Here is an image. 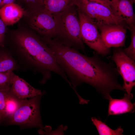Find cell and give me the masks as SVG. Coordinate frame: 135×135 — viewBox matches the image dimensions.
<instances>
[{
    "mask_svg": "<svg viewBox=\"0 0 135 135\" xmlns=\"http://www.w3.org/2000/svg\"><path fill=\"white\" fill-rule=\"evenodd\" d=\"M47 44L78 98L81 97L76 88L83 83L91 86L107 100L111 97L110 93L112 90L121 89L118 82L120 74L114 63L105 62L96 55L88 56L82 54L54 38L48 40Z\"/></svg>",
    "mask_w": 135,
    "mask_h": 135,
    "instance_id": "cell-1",
    "label": "cell"
},
{
    "mask_svg": "<svg viewBox=\"0 0 135 135\" xmlns=\"http://www.w3.org/2000/svg\"><path fill=\"white\" fill-rule=\"evenodd\" d=\"M5 43L20 64L42 74L40 84H44L50 80L52 72L69 82L52 50L40 35L22 22L18 24L16 29H6Z\"/></svg>",
    "mask_w": 135,
    "mask_h": 135,
    "instance_id": "cell-2",
    "label": "cell"
},
{
    "mask_svg": "<svg viewBox=\"0 0 135 135\" xmlns=\"http://www.w3.org/2000/svg\"><path fill=\"white\" fill-rule=\"evenodd\" d=\"M78 8L74 4L61 12L52 14L56 24V35L53 38L65 45L84 52Z\"/></svg>",
    "mask_w": 135,
    "mask_h": 135,
    "instance_id": "cell-3",
    "label": "cell"
},
{
    "mask_svg": "<svg viewBox=\"0 0 135 135\" xmlns=\"http://www.w3.org/2000/svg\"><path fill=\"white\" fill-rule=\"evenodd\" d=\"M44 93L29 100H23L18 108L4 123L7 125H18L22 129L37 128L44 130L40 111V100Z\"/></svg>",
    "mask_w": 135,
    "mask_h": 135,
    "instance_id": "cell-4",
    "label": "cell"
},
{
    "mask_svg": "<svg viewBox=\"0 0 135 135\" xmlns=\"http://www.w3.org/2000/svg\"><path fill=\"white\" fill-rule=\"evenodd\" d=\"M22 22L41 37L51 38L56 33V24L52 14L44 7L25 10Z\"/></svg>",
    "mask_w": 135,
    "mask_h": 135,
    "instance_id": "cell-5",
    "label": "cell"
},
{
    "mask_svg": "<svg viewBox=\"0 0 135 135\" xmlns=\"http://www.w3.org/2000/svg\"><path fill=\"white\" fill-rule=\"evenodd\" d=\"M77 6L97 27L104 24H118L124 22L110 6L93 1L80 0Z\"/></svg>",
    "mask_w": 135,
    "mask_h": 135,
    "instance_id": "cell-6",
    "label": "cell"
},
{
    "mask_svg": "<svg viewBox=\"0 0 135 135\" xmlns=\"http://www.w3.org/2000/svg\"><path fill=\"white\" fill-rule=\"evenodd\" d=\"M78 11L83 42L98 54L104 56L109 54L110 48L104 43L97 27L78 8Z\"/></svg>",
    "mask_w": 135,
    "mask_h": 135,
    "instance_id": "cell-7",
    "label": "cell"
},
{
    "mask_svg": "<svg viewBox=\"0 0 135 135\" xmlns=\"http://www.w3.org/2000/svg\"><path fill=\"white\" fill-rule=\"evenodd\" d=\"M117 48L113 51L112 60L123 79V88L126 93L130 94L135 85V60L127 56L122 49Z\"/></svg>",
    "mask_w": 135,
    "mask_h": 135,
    "instance_id": "cell-8",
    "label": "cell"
},
{
    "mask_svg": "<svg viewBox=\"0 0 135 135\" xmlns=\"http://www.w3.org/2000/svg\"><path fill=\"white\" fill-rule=\"evenodd\" d=\"M122 24H104L98 27L102 40L107 48L124 46L126 30Z\"/></svg>",
    "mask_w": 135,
    "mask_h": 135,
    "instance_id": "cell-9",
    "label": "cell"
},
{
    "mask_svg": "<svg viewBox=\"0 0 135 135\" xmlns=\"http://www.w3.org/2000/svg\"><path fill=\"white\" fill-rule=\"evenodd\" d=\"M9 90L12 94L21 100L32 98L44 92L32 86L14 74L12 78Z\"/></svg>",
    "mask_w": 135,
    "mask_h": 135,
    "instance_id": "cell-10",
    "label": "cell"
},
{
    "mask_svg": "<svg viewBox=\"0 0 135 135\" xmlns=\"http://www.w3.org/2000/svg\"><path fill=\"white\" fill-rule=\"evenodd\" d=\"M133 95L131 93H124L121 99L112 98L109 100L108 116L122 114L127 113H133L135 110V104L132 103L131 100Z\"/></svg>",
    "mask_w": 135,
    "mask_h": 135,
    "instance_id": "cell-11",
    "label": "cell"
},
{
    "mask_svg": "<svg viewBox=\"0 0 135 135\" xmlns=\"http://www.w3.org/2000/svg\"><path fill=\"white\" fill-rule=\"evenodd\" d=\"M24 9L18 4H6L0 8V18L7 25H12L18 22L23 16Z\"/></svg>",
    "mask_w": 135,
    "mask_h": 135,
    "instance_id": "cell-12",
    "label": "cell"
},
{
    "mask_svg": "<svg viewBox=\"0 0 135 135\" xmlns=\"http://www.w3.org/2000/svg\"><path fill=\"white\" fill-rule=\"evenodd\" d=\"M135 0H118L116 13L117 16L127 25L130 30H135V15L133 6Z\"/></svg>",
    "mask_w": 135,
    "mask_h": 135,
    "instance_id": "cell-13",
    "label": "cell"
},
{
    "mask_svg": "<svg viewBox=\"0 0 135 135\" xmlns=\"http://www.w3.org/2000/svg\"><path fill=\"white\" fill-rule=\"evenodd\" d=\"M18 68L17 61L8 50H0V72H13Z\"/></svg>",
    "mask_w": 135,
    "mask_h": 135,
    "instance_id": "cell-14",
    "label": "cell"
},
{
    "mask_svg": "<svg viewBox=\"0 0 135 135\" xmlns=\"http://www.w3.org/2000/svg\"><path fill=\"white\" fill-rule=\"evenodd\" d=\"M78 0H44V7L52 14L61 12L76 4Z\"/></svg>",
    "mask_w": 135,
    "mask_h": 135,
    "instance_id": "cell-15",
    "label": "cell"
},
{
    "mask_svg": "<svg viewBox=\"0 0 135 135\" xmlns=\"http://www.w3.org/2000/svg\"><path fill=\"white\" fill-rule=\"evenodd\" d=\"M23 100L20 99L9 92L7 96L2 123L13 114L20 106Z\"/></svg>",
    "mask_w": 135,
    "mask_h": 135,
    "instance_id": "cell-16",
    "label": "cell"
},
{
    "mask_svg": "<svg viewBox=\"0 0 135 135\" xmlns=\"http://www.w3.org/2000/svg\"><path fill=\"white\" fill-rule=\"evenodd\" d=\"M93 124L96 126L100 135H123V130L121 126L118 127L116 130H113L104 122L96 117L91 118Z\"/></svg>",
    "mask_w": 135,
    "mask_h": 135,
    "instance_id": "cell-17",
    "label": "cell"
},
{
    "mask_svg": "<svg viewBox=\"0 0 135 135\" xmlns=\"http://www.w3.org/2000/svg\"><path fill=\"white\" fill-rule=\"evenodd\" d=\"M18 4L24 10L37 9L44 7V0H16Z\"/></svg>",
    "mask_w": 135,
    "mask_h": 135,
    "instance_id": "cell-18",
    "label": "cell"
},
{
    "mask_svg": "<svg viewBox=\"0 0 135 135\" xmlns=\"http://www.w3.org/2000/svg\"><path fill=\"white\" fill-rule=\"evenodd\" d=\"M14 74L13 72H0V89L10 90Z\"/></svg>",
    "mask_w": 135,
    "mask_h": 135,
    "instance_id": "cell-19",
    "label": "cell"
},
{
    "mask_svg": "<svg viewBox=\"0 0 135 135\" xmlns=\"http://www.w3.org/2000/svg\"><path fill=\"white\" fill-rule=\"evenodd\" d=\"M131 33V40L127 48L122 49L124 53L128 57L135 60V30H130Z\"/></svg>",
    "mask_w": 135,
    "mask_h": 135,
    "instance_id": "cell-20",
    "label": "cell"
},
{
    "mask_svg": "<svg viewBox=\"0 0 135 135\" xmlns=\"http://www.w3.org/2000/svg\"><path fill=\"white\" fill-rule=\"evenodd\" d=\"M9 92V90L0 89V116L2 122L4 114L6 98Z\"/></svg>",
    "mask_w": 135,
    "mask_h": 135,
    "instance_id": "cell-21",
    "label": "cell"
},
{
    "mask_svg": "<svg viewBox=\"0 0 135 135\" xmlns=\"http://www.w3.org/2000/svg\"><path fill=\"white\" fill-rule=\"evenodd\" d=\"M6 25L0 18V48H4L6 32Z\"/></svg>",
    "mask_w": 135,
    "mask_h": 135,
    "instance_id": "cell-22",
    "label": "cell"
},
{
    "mask_svg": "<svg viewBox=\"0 0 135 135\" xmlns=\"http://www.w3.org/2000/svg\"><path fill=\"white\" fill-rule=\"evenodd\" d=\"M84 1H92L100 3L108 4L110 3L109 0H82Z\"/></svg>",
    "mask_w": 135,
    "mask_h": 135,
    "instance_id": "cell-23",
    "label": "cell"
},
{
    "mask_svg": "<svg viewBox=\"0 0 135 135\" xmlns=\"http://www.w3.org/2000/svg\"><path fill=\"white\" fill-rule=\"evenodd\" d=\"M16 0H2L0 4V8L4 5L12 3H15Z\"/></svg>",
    "mask_w": 135,
    "mask_h": 135,
    "instance_id": "cell-24",
    "label": "cell"
},
{
    "mask_svg": "<svg viewBox=\"0 0 135 135\" xmlns=\"http://www.w3.org/2000/svg\"><path fill=\"white\" fill-rule=\"evenodd\" d=\"M112 3L114 10L116 12L117 4L118 0H110Z\"/></svg>",
    "mask_w": 135,
    "mask_h": 135,
    "instance_id": "cell-25",
    "label": "cell"
},
{
    "mask_svg": "<svg viewBox=\"0 0 135 135\" xmlns=\"http://www.w3.org/2000/svg\"><path fill=\"white\" fill-rule=\"evenodd\" d=\"M2 123V119L1 116H0V125Z\"/></svg>",
    "mask_w": 135,
    "mask_h": 135,
    "instance_id": "cell-26",
    "label": "cell"
},
{
    "mask_svg": "<svg viewBox=\"0 0 135 135\" xmlns=\"http://www.w3.org/2000/svg\"><path fill=\"white\" fill-rule=\"evenodd\" d=\"M2 0H0V4L2 2Z\"/></svg>",
    "mask_w": 135,
    "mask_h": 135,
    "instance_id": "cell-27",
    "label": "cell"
}]
</instances>
